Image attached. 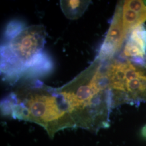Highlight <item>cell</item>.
<instances>
[{"instance_id":"obj_9","label":"cell","mask_w":146,"mask_h":146,"mask_svg":"<svg viewBox=\"0 0 146 146\" xmlns=\"http://www.w3.org/2000/svg\"><path fill=\"white\" fill-rule=\"evenodd\" d=\"M25 28V24L20 21H11L7 27L5 37L7 42L10 41ZM6 42V43H7Z\"/></svg>"},{"instance_id":"obj_5","label":"cell","mask_w":146,"mask_h":146,"mask_svg":"<svg viewBox=\"0 0 146 146\" xmlns=\"http://www.w3.org/2000/svg\"><path fill=\"white\" fill-rule=\"evenodd\" d=\"M146 21V1H119L97 58L107 62L123 47L134 29Z\"/></svg>"},{"instance_id":"obj_1","label":"cell","mask_w":146,"mask_h":146,"mask_svg":"<svg viewBox=\"0 0 146 146\" xmlns=\"http://www.w3.org/2000/svg\"><path fill=\"white\" fill-rule=\"evenodd\" d=\"M58 89L75 128L97 133L110 126L114 107L104 62L96 57L76 77Z\"/></svg>"},{"instance_id":"obj_4","label":"cell","mask_w":146,"mask_h":146,"mask_svg":"<svg viewBox=\"0 0 146 146\" xmlns=\"http://www.w3.org/2000/svg\"><path fill=\"white\" fill-rule=\"evenodd\" d=\"M46 35L43 26L33 25L2 46L1 70L6 78L15 81L23 76L27 65L42 52Z\"/></svg>"},{"instance_id":"obj_2","label":"cell","mask_w":146,"mask_h":146,"mask_svg":"<svg viewBox=\"0 0 146 146\" xmlns=\"http://www.w3.org/2000/svg\"><path fill=\"white\" fill-rule=\"evenodd\" d=\"M1 110L14 119L41 125L50 138L59 131L75 128L59 89L41 82L17 89L1 102Z\"/></svg>"},{"instance_id":"obj_3","label":"cell","mask_w":146,"mask_h":146,"mask_svg":"<svg viewBox=\"0 0 146 146\" xmlns=\"http://www.w3.org/2000/svg\"><path fill=\"white\" fill-rule=\"evenodd\" d=\"M104 74L114 108L146 102V66L114 58L104 62Z\"/></svg>"},{"instance_id":"obj_8","label":"cell","mask_w":146,"mask_h":146,"mask_svg":"<svg viewBox=\"0 0 146 146\" xmlns=\"http://www.w3.org/2000/svg\"><path fill=\"white\" fill-rule=\"evenodd\" d=\"M90 1H61L60 6L63 14L70 20H76L84 14Z\"/></svg>"},{"instance_id":"obj_6","label":"cell","mask_w":146,"mask_h":146,"mask_svg":"<svg viewBox=\"0 0 146 146\" xmlns=\"http://www.w3.org/2000/svg\"><path fill=\"white\" fill-rule=\"evenodd\" d=\"M123 56L146 66V26L144 24L131 33L123 47Z\"/></svg>"},{"instance_id":"obj_7","label":"cell","mask_w":146,"mask_h":146,"mask_svg":"<svg viewBox=\"0 0 146 146\" xmlns=\"http://www.w3.org/2000/svg\"><path fill=\"white\" fill-rule=\"evenodd\" d=\"M53 67V63L50 57L42 52L34 58L24 69L23 76H37L49 73Z\"/></svg>"}]
</instances>
